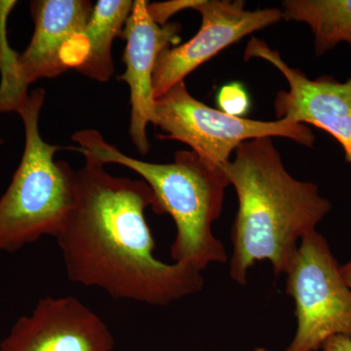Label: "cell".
Masks as SVG:
<instances>
[{"label": "cell", "mask_w": 351, "mask_h": 351, "mask_svg": "<svg viewBox=\"0 0 351 351\" xmlns=\"http://www.w3.org/2000/svg\"><path fill=\"white\" fill-rule=\"evenodd\" d=\"M195 0H174V1L156 2V3L147 4V10L152 19L157 24L164 25L167 24L176 13L193 9Z\"/></svg>", "instance_id": "9a60e30c"}, {"label": "cell", "mask_w": 351, "mask_h": 351, "mask_svg": "<svg viewBox=\"0 0 351 351\" xmlns=\"http://www.w3.org/2000/svg\"><path fill=\"white\" fill-rule=\"evenodd\" d=\"M114 339L98 314L75 297L39 300L16 321L0 351H112Z\"/></svg>", "instance_id": "30bf717a"}, {"label": "cell", "mask_w": 351, "mask_h": 351, "mask_svg": "<svg viewBox=\"0 0 351 351\" xmlns=\"http://www.w3.org/2000/svg\"><path fill=\"white\" fill-rule=\"evenodd\" d=\"M0 2V112H16L27 98L29 84L40 78L63 75L77 69L86 53L83 39L93 4L87 0H34L31 2L34 36L22 53L9 48L6 16L13 8Z\"/></svg>", "instance_id": "5b68a950"}, {"label": "cell", "mask_w": 351, "mask_h": 351, "mask_svg": "<svg viewBox=\"0 0 351 351\" xmlns=\"http://www.w3.org/2000/svg\"><path fill=\"white\" fill-rule=\"evenodd\" d=\"M152 124L165 135L184 143L205 162L221 168L242 143L254 138L282 137L313 147L315 138L304 124L287 119L258 121L215 110L191 96L184 82L177 83L154 103Z\"/></svg>", "instance_id": "8992f818"}, {"label": "cell", "mask_w": 351, "mask_h": 351, "mask_svg": "<svg viewBox=\"0 0 351 351\" xmlns=\"http://www.w3.org/2000/svg\"><path fill=\"white\" fill-rule=\"evenodd\" d=\"M297 331L286 351H318L331 337L351 338V289L326 239L314 230L301 239L287 271Z\"/></svg>", "instance_id": "52a82bcc"}, {"label": "cell", "mask_w": 351, "mask_h": 351, "mask_svg": "<svg viewBox=\"0 0 351 351\" xmlns=\"http://www.w3.org/2000/svg\"><path fill=\"white\" fill-rule=\"evenodd\" d=\"M218 104L221 110L233 117H240L248 112L250 100L248 95L239 83H232L221 88L218 95Z\"/></svg>", "instance_id": "5bb4252c"}, {"label": "cell", "mask_w": 351, "mask_h": 351, "mask_svg": "<svg viewBox=\"0 0 351 351\" xmlns=\"http://www.w3.org/2000/svg\"><path fill=\"white\" fill-rule=\"evenodd\" d=\"M282 7L283 18L311 27L317 56L341 43L351 46V0H285Z\"/></svg>", "instance_id": "4fadbf2b"}, {"label": "cell", "mask_w": 351, "mask_h": 351, "mask_svg": "<svg viewBox=\"0 0 351 351\" xmlns=\"http://www.w3.org/2000/svg\"><path fill=\"white\" fill-rule=\"evenodd\" d=\"M45 100L34 90L16 112L25 127V149L12 181L0 197V253H14L41 237H56L73 206L76 171L54 156L61 145L45 142L39 115Z\"/></svg>", "instance_id": "277c9868"}, {"label": "cell", "mask_w": 351, "mask_h": 351, "mask_svg": "<svg viewBox=\"0 0 351 351\" xmlns=\"http://www.w3.org/2000/svg\"><path fill=\"white\" fill-rule=\"evenodd\" d=\"M322 348L324 351H351V338L343 335L331 337Z\"/></svg>", "instance_id": "2e32d148"}, {"label": "cell", "mask_w": 351, "mask_h": 351, "mask_svg": "<svg viewBox=\"0 0 351 351\" xmlns=\"http://www.w3.org/2000/svg\"><path fill=\"white\" fill-rule=\"evenodd\" d=\"M260 58L276 66L287 80L288 91H280L274 101L279 119L311 124L336 138L351 164V78L339 82L329 76L309 80L299 69L288 66L280 54L265 41L253 38L244 59Z\"/></svg>", "instance_id": "9c48e42d"}, {"label": "cell", "mask_w": 351, "mask_h": 351, "mask_svg": "<svg viewBox=\"0 0 351 351\" xmlns=\"http://www.w3.org/2000/svg\"><path fill=\"white\" fill-rule=\"evenodd\" d=\"M131 0H99L85 25L82 36L86 53L76 71L98 82H107L114 71L112 47L113 40L122 38L130 16Z\"/></svg>", "instance_id": "7c38bea8"}, {"label": "cell", "mask_w": 351, "mask_h": 351, "mask_svg": "<svg viewBox=\"0 0 351 351\" xmlns=\"http://www.w3.org/2000/svg\"><path fill=\"white\" fill-rule=\"evenodd\" d=\"M341 274L346 285L351 289V261L346 265H341Z\"/></svg>", "instance_id": "e0dca14e"}, {"label": "cell", "mask_w": 351, "mask_h": 351, "mask_svg": "<svg viewBox=\"0 0 351 351\" xmlns=\"http://www.w3.org/2000/svg\"><path fill=\"white\" fill-rule=\"evenodd\" d=\"M76 171L73 206L56 235L71 282L115 300L168 306L204 287L201 272L154 255L145 211L156 206L149 184L115 177L90 156Z\"/></svg>", "instance_id": "6da1fadb"}, {"label": "cell", "mask_w": 351, "mask_h": 351, "mask_svg": "<svg viewBox=\"0 0 351 351\" xmlns=\"http://www.w3.org/2000/svg\"><path fill=\"white\" fill-rule=\"evenodd\" d=\"M2 143H3V142H2L1 138H0V145H1V144H2Z\"/></svg>", "instance_id": "d6986e66"}, {"label": "cell", "mask_w": 351, "mask_h": 351, "mask_svg": "<svg viewBox=\"0 0 351 351\" xmlns=\"http://www.w3.org/2000/svg\"><path fill=\"white\" fill-rule=\"evenodd\" d=\"M149 2L135 0L124 27L122 38L126 40L123 62L126 69L119 80L130 90L131 119L129 134L141 154L149 152L147 126L154 117L152 76L159 54L181 41L182 27L177 23L160 25L154 22L147 10Z\"/></svg>", "instance_id": "8fae6325"}, {"label": "cell", "mask_w": 351, "mask_h": 351, "mask_svg": "<svg viewBox=\"0 0 351 351\" xmlns=\"http://www.w3.org/2000/svg\"><path fill=\"white\" fill-rule=\"evenodd\" d=\"M254 351H269V350H267V348H256L255 350Z\"/></svg>", "instance_id": "ac0fdd59"}, {"label": "cell", "mask_w": 351, "mask_h": 351, "mask_svg": "<svg viewBox=\"0 0 351 351\" xmlns=\"http://www.w3.org/2000/svg\"><path fill=\"white\" fill-rule=\"evenodd\" d=\"M239 197L232 230L230 277L244 286L248 270L267 260L276 276L287 274L298 241L331 211L315 184L289 174L271 138L242 143L223 166Z\"/></svg>", "instance_id": "7a4b0ae2"}, {"label": "cell", "mask_w": 351, "mask_h": 351, "mask_svg": "<svg viewBox=\"0 0 351 351\" xmlns=\"http://www.w3.org/2000/svg\"><path fill=\"white\" fill-rule=\"evenodd\" d=\"M73 140L75 151L104 164L124 166L149 184L156 198L152 211L174 219L177 234L171 246V258L202 272L214 263L228 261L225 247L212 226L223 209L226 189L230 184L223 168L205 162L193 151H179L170 164L138 160L108 144L100 132L85 129Z\"/></svg>", "instance_id": "3957f363"}, {"label": "cell", "mask_w": 351, "mask_h": 351, "mask_svg": "<svg viewBox=\"0 0 351 351\" xmlns=\"http://www.w3.org/2000/svg\"><path fill=\"white\" fill-rule=\"evenodd\" d=\"M193 9L202 17L199 31L188 43L159 54L152 76L154 100L221 50L283 18L280 9L248 11L240 0H195Z\"/></svg>", "instance_id": "ba28073f"}]
</instances>
